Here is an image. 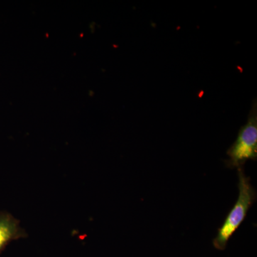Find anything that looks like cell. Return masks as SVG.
Returning a JSON list of instances; mask_svg holds the SVG:
<instances>
[{
    "label": "cell",
    "instance_id": "cell-1",
    "mask_svg": "<svg viewBox=\"0 0 257 257\" xmlns=\"http://www.w3.org/2000/svg\"><path fill=\"white\" fill-rule=\"evenodd\" d=\"M237 172L239 190L237 199L213 239V246L219 251L226 249L229 239L239 229L250 208L256 200V189L251 184L250 177L245 174L244 169H239Z\"/></svg>",
    "mask_w": 257,
    "mask_h": 257
},
{
    "label": "cell",
    "instance_id": "cell-3",
    "mask_svg": "<svg viewBox=\"0 0 257 257\" xmlns=\"http://www.w3.org/2000/svg\"><path fill=\"white\" fill-rule=\"evenodd\" d=\"M28 236L20 221L6 211H0V254L11 241Z\"/></svg>",
    "mask_w": 257,
    "mask_h": 257
},
{
    "label": "cell",
    "instance_id": "cell-2",
    "mask_svg": "<svg viewBox=\"0 0 257 257\" xmlns=\"http://www.w3.org/2000/svg\"><path fill=\"white\" fill-rule=\"evenodd\" d=\"M229 159L226 160V167L230 169L243 168L248 160L257 159V104L253 101L248 114L247 122L240 128L236 141L226 152Z\"/></svg>",
    "mask_w": 257,
    "mask_h": 257
}]
</instances>
